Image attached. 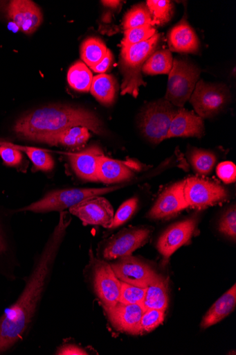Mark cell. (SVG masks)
<instances>
[{
    "mask_svg": "<svg viewBox=\"0 0 236 355\" xmlns=\"http://www.w3.org/2000/svg\"><path fill=\"white\" fill-rule=\"evenodd\" d=\"M177 111L172 104L165 100L149 105L141 116L140 128L143 134L155 144L166 139Z\"/></svg>",
    "mask_w": 236,
    "mask_h": 355,
    "instance_id": "obj_6",
    "label": "cell"
},
{
    "mask_svg": "<svg viewBox=\"0 0 236 355\" xmlns=\"http://www.w3.org/2000/svg\"><path fill=\"white\" fill-rule=\"evenodd\" d=\"M160 39L156 34L150 40L122 48L120 69L123 76L122 94H129L137 98L140 87L146 86L143 79L142 69L147 59L154 53Z\"/></svg>",
    "mask_w": 236,
    "mask_h": 355,
    "instance_id": "obj_3",
    "label": "cell"
},
{
    "mask_svg": "<svg viewBox=\"0 0 236 355\" xmlns=\"http://www.w3.org/2000/svg\"><path fill=\"white\" fill-rule=\"evenodd\" d=\"M236 306V286L234 284L209 309L202 318L200 327L207 329L221 321L232 313Z\"/></svg>",
    "mask_w": 236,
    "mask_h": 355,
    "instance_id": "obj_22",
    "label": "cell"
},
{
    "mask_svg": "<svg viewBox=\"0 0 236 355\" xmlns=\"http://www.w3.org/2000/svg\"><path fill=\"white\" fill-rule=\"evenodd\" d=\"M138 205V199L132 198L125 202L114 215L111 227L115 230L126 223L136 211Z\"/></svg>",
    "mask_w": 236,
    "mask_h": 355,
    "instance_id": "obj_36",
    "label": "cell"
},
{
    "mask_svg": "<svg viewBox=\"0 0 236 355\" xmlns=\"http://www.w3.org/2000/svg\"><path fill=\"white\" fill-rule=\"evenodd\" d=\"M0 156L4 164L9 167H18L23 160L21 151L10 146L8 142H0Z\"/></svg>",
    "mask_w": 236,
    "mask_h": 355,
    "instance_id": "obj_37",
    "label": "cell"
},
{
    "mask_svg": "<svg viewBox=\"0 0 236 355\" xmlns=\"http://www.w3.org/2000/svg\"><path fill=\"white\" fill-rule=\"evenodd\" d=\"M184 195L188 207L204 209L225 201L227 190L216 182L191 177L185 180Z\"/></svg>",
    "mask_w": 236,
    "mask_h": 355,
    "instance_id": "obj_7",
    "label": "cell"
},
{
    "mask_svg": "<svg viewBox=\"0 0 236 355\" xmlns=\"http://www.w3.org/2000/svg\"><path fill=\"white\" fill-rule=\"evenodd\" d=\"M168 45L173 51L184 53H196L199 42L194 31L185 19L176 25L168 35Z\"/></svg>",
    "mask_w": 236,
    "mask_h": 355,
    "instance_id": "obj_20",
    "label": "cell"
},
{
    "mask_svg": "<svg viewBox=\"0 0 236 355\" xmlns=\"http://www.w3.org/2000/svg\"><path fill=\"white\" fill-rule=\"evenodd\" d=\"M197 224V217H192L173 224L164 232L156 245L158 251L164 259H170L177 250L190 241Z\"/></svg>",
    "mask_w": 236,
    "mask_h": 355,
    "instance_id": "obj_13",
    "label": "cell"
},
{
    "mask_svg": "<svg viewBox=\"0 0 236 355\" xmlns=\"http://www.w3.org/2000/svg\"><path fill=\"white\" fill-rule=\"evenodd\" d=\"M90 90L98 101L109 106L115 100L117 83L111 76L100 74L93 78Z\"/></svg>",
    "mask_w": 236,
    "mask_h": 355,
    "instance_id": "obj_24",
    "label": "cell"
},
{
    "mask_svg": "<svg viewBox=\"0 0 236 355\" xmlns=\"http://www.w3.org/2000/svg\"><path fill=\"white\" fill-rule=\"evenodd\" d=\"M89 138L90 134L87 128L74 126L66 129V130L51 139L47 144L79 148L86 144Z\"/></svg>",
    "mask_w": 236,
    "mask_h": 355,
    "instance_id": "obj_25",
    "label": "cell"
},
{
    "mask_svg": "<svg viewBox=\"0 0 236 355\" xmlns=\"http://www.w3.org/2000/svg\"><path fill=\"white\" fill-rule=\"evenodd\" d=\"M152 230L148 227H134L121 231L107 240L103 247L105 260L113 261L129 256L149 241Z\"/></svg>",
    "mask_w": 236,
    "mask_h": 355,
    "instance_id": "obj_8",
    "label": "cell"
},
{
    "mask_svg": "<svg viewBox=\"0 0 236 355\" xmlns=\"http://www.w3.org/2000/svg\"><path fill=\"white\" fill-rule=\"evenodd\" d=\"M93 75L85 63L78 61L73 64L67 73V81L75 90L88 92L93 81Z\"/></svg>",
    "mask_w": 236,
    "mask_h": 355,
    "instance_id": "obj_27",
    "label": "cell"
},
{
    "mask_svg": "<svg viewBox=\"0 0 236 355\" xmlns=\"http://www.w3.org/2000/svg\"><path fill=\"white\" fill-rule=\"evenodd\" d=\"M111 266L121 282L139 287L147 288L157 275L149 265L131 255L118 258Z\"/></svg>",
    "mask_w": 236,
    "mask_h": 355,
    "instance_id": "obj_12",
    "label": "cell"
},
{
    "mask_svg": "<svg viewBox=\"0 0 236 355\" xmlns=\"http://www.w3.org/2000/svg\"><path fill=\"white\" fill-rule=\"evenodd\" d=\"M170 303L168 279L158 275L147 288L145 300L142 304L145 310L158 309L165 312Z\"/></svg>",
    "mask_w": 236,
    "mask_h": 355,
    "instance_id": "obj_23",
    "label": "cell"
},
{
    "mask_svg": "<svg viewBox=\"0 0 236 355\" xmlns=\"http://www.w3.org/2000/svg\"><path fill=\"white\" fill-rule=\"evenodd\" d=\"M57 355H87L88 352L82 347L73 344H65L60 347L55 352Z\"/></svg>",
    "mask_w": 236,
    "mask_h": 355,
    "instance_id": "obj_40",
    "label": "cell"
},
{
    "mask_svg": "<svg viewBox=\"0 0 236 355\" xmlns=\"http://www.w3.org/2000/svg\"><path fill=\"white\" fill-rule=\"evenodd\" d=\"M102 3L107 7L116 8L120 5L119 1H102Z\"/></svg>",
    "mask_w": 236,
    "mask_h": 355,
    "instance_id": "obj_42",
    "label": "cell"
},
{
    "mask_svg": "<svg viewBox=\"0 0 236 355\" xmlns=\"http://www.w3.org/2000/svg\"><path fill=\"white\" fill-rule=\"evenodd\" d=\"M164 318V311L158 309H147L141 318L140 334L153 331L163 324Z\"/></svg>",
    "mask_w": 236,
    "mask_h": 355,
    "instance_id": "obj_35",
    "label": "cell"
},
{
    "mask_svg": "<svg viewBox=\"0 0 236 355\" xmlns=\"http://www.w3.org/2000/svg\"><path fill=\"white\" fill-rule=\"evenodd\" d=\"M200 71L186 60L175 59L168 78L165 100L182 108L190 99L197 83Z\"/></svg>",
    "mask_w": 236,
    "mask_h": 355,
    "instance_id": "obj_5",
    "label": "cell"
},
{
    "mask_svg": "<svg viewBox=\"0 0 236 355\" xmlns=\"http://www.w3.org/2000/svg\"><path fill=\"white\" fill-rule=\"evenodd\" d=\"M219 232L234 241L236 239V209L230 207L224 214L220 223Z\"/></svg>",
    "mask_w": 236,
    "mask_h": 355,
    "instance_id": "obj_38",
    "label": "cell"
},
{
    "mask_svg": "<svg viewBox=\"0 0 236 355\" xmlns=\"http://www.w3.org/2000/svg\"><path fill=\"white\" fill-rule=\"evenodd\" d=\"M8 144L13 148L25 153L37 170L49 172L53 169L54 160L47 151L35 147L17 146L11 143Z\"/></svg>",
    "mask_w": 236,
    "mask_h": 355,
    "instance_id": "obj_29",
    "label": "cell"
},
{
    "mask_svg": "<svg viewBox=\"0 0 236 355\" xmlns=\"http://www.w3.org/2000/svg\"><path fill=\"white\" fill-rule=\"evenodd\" d=\"M112 326L118 331L130 335H139L140 321L146 311L142 304H126L118 302L105 309Z\"/></svg>",
    "mask_w": 236,
    "mask_h": 355,
    "instance_id": "obj_15",
    "label": "cell"
},
{
    "mask_svg": "<svg viewBox=\"0 0 236 355\" xmlns=\"http://www.w3.org/2000/svg\"><path fill=\"white\" fill-rule=\"evenodd\" d=\"M147 8L152 17V26H161L170 21L174 14V6L167 0H148Z\"/></svg>",
    "mask_w": 236,
    "mask_h": 355,
    "instance_id": "obj_31",
    "label": "cell"
},
{
    "mask_svg": "<svg viewBox=\"0 0 236 355\" xmlns=\"http://www.w3.org/2000/svg\"><path fill=\"white\" fill-rule=\"evenodd\" d=\"M189 157L193 169L196 173L202 175L211 173L217 162V158L214 153L202 149L192 150Z\"/></svg>",
    "mask_w": 236,
    "mask_h": 355,
    "instance_id": "obj_30",
    "label": "cell"
},
{
    "mask_svg": "<svg viewBox=\"0 0 236 355\" xmlns=\"http://www.w3.org/2000/svg\"><path fill=\"white\" fill-rule=\"evenodd\" d=\"M174 59L168 50L154 52L145 62L142 69L143 73L150 76L170 73L172 69Z\"/></svg>",
    "mask_w": 236,
    "mask_h": 355,
    "instance_id": "obj_26",
    "label": "cell"
},
{
    "mask_svg": "<svg viewBox=\"0 0 236 355\" xmlns=\"http://www.w3.org/2000/svg\"><path fill=\"white\" fill-rule=\"evenodd\" d=\"M71 222L69 213L61 211L60 219L17 300L0 316V354L22 343L33 324L51 278L57 255L67 227Z\"/></svg>",
    "mask_w": 236,
    "mask_h": 355,
    "instance_id": "obj_1",
    "label": "cell"
},
{
    "mask_svg": "<svg viewBox=\"0 0 236 355\" xmlns=\"http://www.w3.org/2000/svg\"><path fill=\"white\" fill-rule=\"evenodd\" d=\"M121 187L122 186L117 185L105 188L54 190L46 193L39 201L14 211L33 213L61 212L87 199L106 195V193L116 191Z\"/></svg>",
    "mask_w": 236,
    "mask_h": 355,
    "instance_id": "obj_4",
    "label": "cell"
},
{
    "mask_svg": "<svg viewBox=\"0 0 236 355\" xmlns=\"http://www.w3.org/2000/svg\"><path fill=\"white\" fill-rule=\"evenodd\" d=\"M7 17L24 33L30 35L36 31L43 21L40 8L29 0H13L6 8Z\"/></svg>",
    "mask_w": 236,
    "mask_h": 355,
    "instance_id": "obj_16",
    "label": "cell"
},
{
    "mask_svg": "<svg viewBox=\"0 0 236 355\" xmlns=\"http://www.w3.org/2000/svg\"><path fill=\"white\" fill-rule=\"evenodd\" d=\"M74 126L87 128L95 134H104V126L91 112L67 106L38 109L20 117L14 132L21 139L32 141H48L66 129Z\"/></svg>",
    "mask_w": 236,
    "mask_h": 355,
    "instance_id": "obj_2",
    "label": "cell"
},
{
    "mask_svg": "<svg viewBox=\"0 0 236 355\" xmlns=\"http://www.w3.org/2000/svg\"><path fill=\"white\" fill-rule=\"evenodd\" d=\"M103 155V150L98 146H90L80 153L67 154L76 175L84 180L92 182L98 181V163Z\"/></svg>",
    "mask_w": 236,
    "mask_h": 355,
    "instance_id": "obj_18",
    "label": "cell"
},
{
    "mask_svg": "<svg viewBox=\"0 0 236 355\" xmlns=\"http://www.w3.org/2000/svg\"><path fill=\"white\" fill-rule=\"evenodd\" d=\"M204 133L203 119L192 112L180 108L172 121L167 139L174 137L201 138Z\"/></svg>",
    "mask_w": 236,
    "mask_h": 355,
    "instance_id": "obj_19",
    "label": "cell"
},
{
    "mask_svg": "<svg viewBox=\"0 0 236 355\" xmlns=\"http://www.w3.org/2000/svg\"><path fill=\"white\" fill-rule=\"evenodd\" d=\"M184 185L185 180L165 189L149 211L148 218L154 220L167 219L188 208Z\"/></svg>",
    "mask_w": 236,
    "mask_h": 355,
    "instance_id": "obj_14",
    "label": "cell"
},
{
    "mask_svg": "<svg viewBox=\"0 0 236 355\" xmlns=\"http://www.w3.org/2000/svg\"><path fill=\"white\" fill-rule=\"evenodd\" d=\"M134 175L131 168L122 161L103 155L99 159L98 181L105 184H115L127 181Z\"/></svg>",
    "mask_w": 236,
    "mask_h": 355,
    "instance_id": "obj_21",
    "label": "cell"
},
{
    "mask_svg": "<svg viewBox=\"0 0 236 355\" xmlns=\"http://www.w3.org/2000/svg\"><path fill=\"white\" fill-rule=\"evenodd\" d=\"M228 92L225 87L197 82L191 95L190 103L199 116L209 118L219 112L226 105Z\"/></svg>",
    "mask_w": 236,
    "mask_h": 355,
    "instance_id": "obj_9",
    "label": "cell"
},
{
    "mask_svg": "<svg viewBox=\"0 0 236 355\" xmlns=\"http://www.w3.org/2000/svg\"><path fill=\"white\" fill-rule=\"evenodd\" d=\"M93 280L96 295L104 309L118 303L121 281L115 275L111 264L105 261L93 259Z\"/></svg>",
    "mask_w": 236,
    "mask_h": 355,
    "instance_id": "obj_10",
    "label": "cell"
},
{
    "mask_svg": "<svg viewBox=\"0 0 236 355\" xmlns=\"http://www.w3.org/2000/svg\"><path fill=\"white\" fill-rule=\"evenodd\" d=\"M108 51L106 44L100 40L91 37L81 46V57L90 68L97 66L103 60Z\"/></svg>",
    "mask_w": 236,
    "mask_h": 355,
    "instance_id": "obj_28",
    "label": "cell"
},
{
    "mask_svg": "<svg viewBox=\"0 0 236 355\" xmlns=\"http://www.w3.org/2000/svg\"><path fill=\"white\" fill-rule=\"evenodd\" d=\"M218 177L226 184H230L236 180V167L229 161L220 164L217 168Z\"/></svg>",
    "mask_w": 236,
    "mask_h": 355,
    "instance_id": "obj_39",
    "label": "cell"
},
{
    "mask_svg": "<svg viewBox=\"0 0 236 355\" xmlns=\"http://www.w3.org/2000/svg\"><path fill=\"white\" fill-rule=\"evenodd\" d=\"M69 209L85 225H100L109 230L111 227L114 210L109 201L103 197L87 199Z\"/></svg>",
    "mask_w": 236,
    "mask_h": 355,
    "instance_id": "obj_11",
    "label": "cell"
},
{
    "mask_svg": "<svg viewBox=\"0 0 236 355\" xmlns=\"http://www.w3.org/2000/svg\"><path fill=\"white\" fill-rule=\"evenodd\" d=\"M6 218L4 213L0 211V276L13 281L19 262Z\"/></svg>",
    "mask_w": 236,
    "mask_h": 355,
    "instance_id": "obj_17",
    "label": "cell"
},
{
    "mask_svg": "<svg viewBox=\"0 0 236 355\" xmlns=\"http://www.w3.org/2000/svg\"><path fill=\"white\" fill-rule=\"evenodd\" d=\"M114 60V56L111 51L108 49L107 53L102 61L97 64V66L91 67V69L97 73L104 74L111 67Z\"/></svg>",
    "mask_w": 236,
    "mask_h": 355,
    "instance_id": "obj_41",
    "label": "cell"
},
{
    "mask_svg": "<svg viewBox=\"0 0 236 355\" xmlns=\"http://www.w3.org/2000/svg\"><path fill=\"white\" fill-rule=\"evenodd\" d=\"M156 34V31L152 25L125 30L122 48L129 47L146 42L153 37Z\"/></svg>",
    "mask_w": 236,
    "mask_h": 355,
    "instance_id": "obj_33",
    "label": "cell"
},
{
    "mask_svg": "<svg viewBox=\"0 0 236 355\" xmlns=\"http://www.w3.org/2000/svg\"><path fill=\"white\" fill-rule=\"evenodd\" d=\"M147 25L152 26V17L147 7L139 5L131 8L125 16V30L139 28Z\"/></svg>",
    "mask_w": 236,
    "mask_h": 355,
    "instance_id": "obj_32",
    "label": "cell"
},
{
    "mask_svg": "<svg viewBox=\"0 0 236 355\" xmlns=\"http://www.w3.org/2000/svg\"><path fill=\"white\" fill-rule=\"evenodd\" d=\"M146 292L147 288L139 287L121 282L118 302L126 304H142Z\"/></svg>",
    "mask_w": 236,
    "mask_h": 355,
    "instance_id": "obj_34",
    "label": "cell"
}]
</instances>
